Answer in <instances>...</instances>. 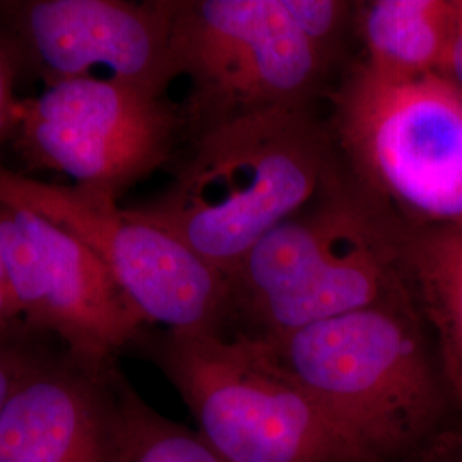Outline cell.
Returning <instances> with one entry per match:
<instances>
[{"instance_id":"2","label":"cell","mask_w":462,"mask_h":462,"mask_svg":"<svg viewBox=\"0 0 462 462\" xmlns=\"http://www.w3.org/2000/svg\"><path fill=\"white\" fill-rule=\"evenodd\" d=\"M264 345L368 461H401L462 425L410 288Z\"/></svg>"},{"instance_id":"17","label":"cell","mask_w":462,"mask_h":462,"mask_svg":"<svg viewBox=\"0 0 462 462\" xmlns=\"http://www.w3.org/2000/svg\"><path fill=\"white\" fill-rule=\"evenodd\" d=\"M23 76V67L19 62L16 50L0 36V148L11 143L16 127L17 79Z\"/></svg>"},{"instance_id":"12","label":"cell","mask_w":462,"mask_h":462,"mask_svg":"<svg viewBox=\"0 0 462 462\" xmlns=\"http://www.w3.org/2000/svg\"><path fill=\"white\" fill-rule=\"evenodd\" d=\"M401 259L462 414V228L401 223Z\"/></svg>"},{"instance_id":"6","label":"cell","mask_w":462,"mask_h":462,"mask_svg":"<svg viewBox=\"0 0 462 462\" xmlns=\"http://www.w3.org/2000/svg\"><path fill=\"white\" fill-rule=\"evenodd\" d=\"M171 51L190 79L187 141L236 116L315 105L332 67L284 0H175Z\"/></svg>"},{"instance_id":"11","label":"cell","mask_w":462,"mask_h":462,"mask_svg":"<svg viewBox=\"0 0 462 462\" xmlns=\"http://www.w3.org/2000/svg\"><path fill=\"white\" fill-rule=\"evenodd\" d=\"M7 204L14 208L34 247L32 284L19 300L28 329L55 337L86 364H116V356L135 346L148 328L110 271L72 233L30 208Z\"/></svg>"},{"instance_id":"15","label":"cell","mask_w":462,"mask_h":462,"mask_svg":"<svg viewBox=\"0 0 462 462\" xmlns=\"http://www.w3.org/2000/svg\"><path fill=\"white\" fill-rule=\"evenodd\" d=\"M298 30L330 64L336 62L347 30H353L355 2L284 0Z\"/></svg>"},{"instance_id":"4","label":"cell","mask_w":462,"mask_h":462,"mask_svg":"<svg viewBox=\"0 0 462 462\" xmlns=\"http://www.w3.org/2000/svg\"><path fill=\"white\" fill-rule=\"evenodd\" d=\"M135 346L177 389L221 462H372L261 341L148 329Z\"/></svg>"},{"instance_id":"13","label":"cell","mask_w":462,"mask_h":462,"mask_svg":"<svg viewBox=\"0 0 462 462\" xmlns=\"http://www.w3.org/2000/svg\"><path fill=\"white\" fill-rule=\"evenodd\" d=\"M456 0L355 2L353 32L362 64L389 79L440 74L452 33Z\"/></svg>"},{"instance_id":"5","label":"cell","mask_w":462,"mask_h":462,"mask_svg":"<svg viewBox=\"0 0 462 462\" xmlns=\"http://www.w3.org/2000/svg\"><path fill=\"white\" fill-rule=\"evenodd\" d=\"M329 101L353 182L402 225L462 228V93L440 74L399 81L358 60Z\"/></svg>"},{"instance_id":"9","label":"cell","mask_w":462,"mask_h":462,"mask_svg":"<svg viewBox=\"0 0 462 462\" xmlns=\"http://www.w3.org/2000/svg\"><path fill=\"white\" fill-rule=\"evenodd\" d=\"M173 14L175 0H0V36L16 50L23 74L45 88L106 67L108 78L166 95L179 78Z\"/></svg>"},{"instance_id":"1","label":"cell","mask_w":462,"mask_h":462,"mask_svg":"<svg viewBox=\"0 0 462 462\" xmlns=\"http://www.w3.org/2000/svg\"><path fill=\"white\" fill-rule=\"evenodd\" d=\"M165 192L129 208L165 228L226 280L252 247L303 211L339 173L315 105L230 118L189 139Z\"/></svg>"},{"instance_id":"8","label":"cell","mask_w":462,"mask_h":462,"mask_svg":"<svg viewBox=\"0 0 462 462\" xmlns=\"http://www.w3.org/2000/svg\"><path fill=\"white\" fill-rule=\"evenodd\" d=\"M183 139L182 105L93 76L17 101L11 143L32 168L60 171L76 187L116 200L166 165Z\"/></svg>"},{"instance_id":"21","label":"cell","mask_w":462,"mask_h":462,"mask_svg":"<svg viewBox=\"0 0 462 462\" xmlns=\"http://www.w3.org/2000/svg\"><path fill=\"white\" fill-rule=\"evenodd\" d=\"M0 282L4 286H7V278H5V269H4V263H2V250H0ZM9 288V286H7Z\"/></svg>"},{"instance_id":"3","label":"cell","mask_w":462,"mask_h":462,"mask_svg":"<svg viewBox=\"0 0 462 462\" xmlns=\"http://www.w3.org/2000/svg\"><path fill=\"white\" fill-rule=\"evenodd\" d=\"M226 334L274 343L408 288L401 221L347 177L261 238L228 276Z\"/></svg>"},{"instance_id":"7","label":"cell","mask_w":462,"mask_h":462,"mask_svg":"<svg viewBox=\"0 0 462 462\" xmlns=\"http://www.w3.org/2000/svg\"><path fill=\"white\" fill-rule=\"evenodd\" d=\"M0 200L33 209L91 248L148 329H228V280L180 238L116 200L76 185L40 182L2 163Z\"/></svg>"},{"instance_id":"16","label":"cell","mask_w":462,"mask_h":462,"mask_svg":"<svg viewBox=\"0 0 462 462\" xmlns=\"http://www.w3.org/2000/svg\"><path fill=\"white\" fill-rule=\"evenodd\" d=\"M47 339L30 330L0 336V410L19 377L49 345Z\"/></svg>"},{"instance_id":"20","label":"cell","mask_w":462,"mask_h":462,"mask_svg":"<svg viewBox=\"0 0 462 462\" xmlns=\"http://www.w3.org/2000/svg\"><path fill=\"white\" fill-rule=\"evenodd\" d=\"M28 330L30 329L23 320L16 300L11 295L9 288L0 282V336H11Z\"/></svg>"},{"instance_id":"14","label":"cell","mask_w":462,"mask_h":462,"mask_svg":"<svg viewBox=\"0 0 462 462\" xmlns=\"http://www.w3.org/2000/svg\"><path fill=\"white\" fill-rule=\"evenodd\" d=\"M114 462H221L196 430L166 418L122 374L120 429Z\"/></svg>"},{"instance_id":"18","label":"cell","mask_w":462,"mask_h":462,"mask_svg":"<svg viewBox=\"0 0 462 462\" xmlns=\"http://www.w3.org/2000/svg\"><path fill=\"white\" fill-rule=\"evenodd\" d=\"M397 462H462V425Z\"/></svg>"},{"instance_id":"10","label":"cell","mask_w":462,"mask_h":462,"mask_svg":"<svg viewBox=\"0 0 462 462\" xmlns=\"http://www.w3.org/2000/svg\"><path fill=\"white\" fill-rule=\"evenodd\" d=\"M120 379L47 345L0 410V462L116 461Z\"/></svg>"},{"instance_id":"19","label":"cell","mask_w":462,"mask_h":462,"mask_svg":"<svg viewBox=\"0 0 462 462\" xmlns=\"http://www.w3.org/2000/svg\"><path fill=\"white\" fill-rule=\"evenodd\" d=\"M440 76L446 78L448 83L462 93V0H456L452 33L448 40L446 59L440 69Z\"/></svg>"}]
</instances>
